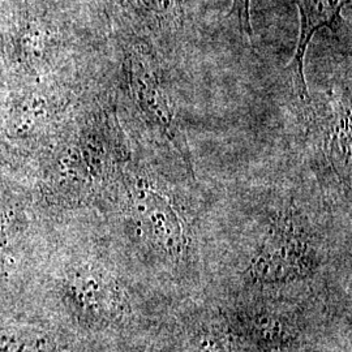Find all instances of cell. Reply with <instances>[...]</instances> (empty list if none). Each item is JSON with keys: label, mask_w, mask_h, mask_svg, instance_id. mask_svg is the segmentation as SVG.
<instances>
[{"label": "cell", "mask_w": 352, "mask_h": 352, "mask_svg": "<svg viewBox=\"0 0 352 352\" xmlns=\"http://www.w3.org/2000/svg\"><path fill=\"white\" fill-rule=\"evenodd\" d=\"M314 265V251L305 232L289 213L273 222L254 252L248 274L254 282H279L300 277Z\"/></svg>", "instance_id": "cell-2"}, {"label": "cell", "mask_w": 352, "mask_h": 352, "mask_svg": "<svg viewBox=\"0 0 352 352\" xmlns=\"http://www.w3.org/2000/svg\"><path fill=\"white\" fill-rule=\"evenodd\" d=\"M129 88L151 139L173 151L193 175L192 154L180 115L161 74L157 52L149 45L140 47L131 56Z\"/></svg>", "instance_id": "cell-1"}, {"label": "cell", "mask_w": 352, "mask_h": 352, "mask_svg": "<svg viewBox=\"0 0 352 352\" xmlns=\"http://www.w3.org/2000/svg\"><path fill=\"white\" fill-rule=\"evenodd\" d=\"M251 0H232L231 14H235L239 23L240 30L247 34L248 39L253 43V30L251 25V13H250Z\"/></svg>", "instance_id": "cell-9"}, {"label": "cell", "mask_w": 352, "mask_h": 352, "mask_svg": "<svg viewBox=\"0 0 352 352\" xmlns=\"http://www.w3.org/2000/svg\"><path fill=\"white\" fill-rule=\"evenodd\" d=\"M131 195L133 212L146 240L158 251L179 258L188 240L184 221L168 193L146 173L133 179Z\"/></svg>", "instance_id": "cell-3"}, {"label": "cell", "mask_w": 352, "mask_h": 352, "mask_svg": "<svg viewBox=\"0 0 352 352\" xmlns=\"http://www.w3.org/2000/svg\"><path fill=\"white\" fill-rule=\"evenodd\" d=\"M199 352H230L228 342L217 331H205L196 340Z\"/></svg>", "instance_id": "cell-8"}, {"label": "cell", "mask_w": 352, "mask_h": 352, "mask_svg": "<svg viewBox=\"0 0 352 352\" xmlns=\"http://www.w3.org/2000/svg\"><path fill=\"white\" fill-rule=\"evenodd\" d=\"M314 122L317 149L327 170L343 186L351 183V101L350 96L331 94L321 110L311 103L307 106Z\"/></svg>", "instance_id": "cell-4"}, {"label": "cell", "mask_w": 352, "mask_h": 352, "mask_svg": "<svg viewBox=\"0 0 352 352\" xmlns=\"http://www.w3.org/2000/svg\"><path fill=\"white\" fill-rule=\"evenodd\" d=\"M0 352H49V340L32 331L1 330Z\"/></svg>", "instance_id": "cell-7"}, {"label": "cell", "mask_w": 352, "mask_h": 352, "mask_svg": "<svg viewBox=\"0 0 352 352\" xmlns=\"http://www.w3.org/2000/svg\"><path fill=\"white\" fill-rule=\"evenodd\" d=\"M146 21V30L157 41L168 45L182 30L184 21V0H139Z\"/></svg>", "instance_id": "cell-6"}, {"label": "cell", "mask_w": 352, "mask_h": 352, "mask_svg": "<svg viewBox=\"0 0 352 352\" xmlns=\"http://www.w3.org/2000/svg\"><path fill=\"white\" fill-rule=\"evenodd\" d=\"M300 13V33L296 50L289 63L295 94L308 106L311 96L304 75V59L316 33L324 28H333L340 19L342 8L350 0H292Z\"/></svg>", "instance_id": "cell-5"}]
</instances>
